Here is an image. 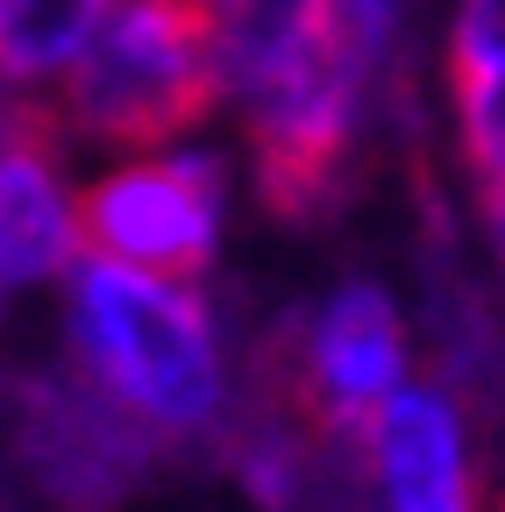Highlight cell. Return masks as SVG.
Segmentation results:
<instances>
[{
  "instance_id": "1",
  "label": "cell",
  "mask_w": 505,
  "mask_h": 512,
  "mask_svg": "<svg viewBox=\"0 0 505 512\" xmlns=\"http://www.w3.org/2000/svg\"><path fill=\"white\" fill-rule=\"evenodd\" d=\"M72 335L93 384L114 392L143 427L185 434L214 420V399H221L214 328L185 285L93 256L72 278Z\"/></svg>"
},
{
  "instance_id": "2",
  "label": "cell",
  "mask_w": 505,
  "mask_h": 512,
  "mask_svg": "<svg viewBox=\"0 0 505 512\" xmlns=\"http://www.w3.org/2000/svg\"><path fill=\"white\" fill-rule=\"evenodd\" d=\"M221 50L207 0H114L107 29L65 72L57 121L100 143H164L193 128L221 93Z\"/></svg>"
},
{
  "instance_id": "3",
  "label": "cell",
  "mask_w": 505,
  "mask_h": 512,
  "mask_svg": "<svg viewBox=\"0 0 505 512\" xmlns=\"http://www.w3.org/2000/svg\"><path fill=\"white\" fill-rule=\"evenodd\" d=\"M377 36H385V0H342L321 43L292 57L264 93H249L257 185H264V207H278L285 221H306L328 207L342 157H349L356 86H363Z\"/></svg>"
},
{
  "instance_id": "4",
  "label": "cell",
  "mask_w": 505,
  "mask_h": 512,
  "mask_svg": "<svg viewBox=\"0 0 505 512\" xmlns=\"http://www.w3.org/2000/svg\"><path fill=\"white\" fill-rule=\"evenodd\" d=\"M79 242L107 264H129L171 285H193L214 256V214L221 185L214 164L171 157V164H129L79 192Z\"/></svg>"
},
{
  "instance_id": "5",
  "label": "cell",
  "mask_w": 505,
  "mask_h": 512,
  "mask_svg": "<svg viewBox=\"0 0 505 512\" xmlns=\"http://www.w3.org/2000/svg\"><path fill=\"white\" fill-rule=\"evenodd\" d=\"M399 313L385 292L370 285H349L321 320H313V335L299 342V406L321 434H349L385 413L399 399Z\"/></svg>"
},
{
  "instance_id": "6",
  "label": "cell",
  "mask_w": 505,
  "mask_h": 512,
  "mask_svg": "<svg viewBox=\"0 0 505 512\" xmlns=\"http://www.w3.org/2000/svg\"><path fill=\"white\" fill-rule=\"evenodd\" d=\"M143 448H150V427L100 384H86V392H65V384L29 392V456L65 505H86V512L114 505L136 484Z\"/></svg>"
},
{
  "instance_id": "7",
  "label": "cell",
  "mask_w": 505,
  "mask_h": 512,
  "mask_svg": "<svg viewBox=\"0 0 505 512\" xmlns=\"http://www.w3.org/2000/svg\"><path fill=\"white\" fill-rule=\"evenodd\" d=\"M50 121L43 107H0V292H15L57 271L79 242V214L57 192L50 164Z\"/></svg>"
},
{
  "instance_id": "8",
  "label": "cell",
  "mask_w": 505,
  "mask_h": 512,
  "mask_svg": "<svg viewBox=\"0 0 505 512\" xmlns=\"http://www.w3.org/2000/svg\"><path fill=\"white\" fill-rule=\"evenodd\" d=\"M370 448H377V470H385L392 512H470V470H463L449 399L399 392L370 420Z\"/></svg>"
},
{
  "instance_id": "9",
  "label": "cell",
  "mask_w": 505,
  "mask_h": 512,
  "mask_svg": "<svg viewBox=\"0 0 505 512\" xmlns=\"http://www.w3.org/2000/svg\"><path fill=\"white\" fill-rule=\"evenodd\" d=\"M449 93L484 200L505 192V0H463L449 36Z\"/></svg>"
},
{
  "instance_id": "10",
  "label": "cell",
  "mask_w": 505,
  "mask_h": 512,
  "mask_svg": "<svg viewBox=\"0 0 505 512\" xmlns=\"http://www.w3.org/2000/svg\"><path fill=\"white\" fill-rule=\"evenodd\" d=\"M342 0H207L214 15V50H221V79L249 100L264 93L292 57L321 43Z\"/></svg>"
},
{
  "instance_id": "11",
  "label": "cell",
  "mask_w": 505,
  "mask_h": 512,
  "mask_svg": "<svg viewBox=\"0 0 505 512\" xmlns=\"http://www.w3.org/2000/svg\"><path fill=\"white\" fill-rule=\"evenodd\" d=\"M107 15L114 0H0V86H43L72 72Z\"/></svg>"
},
{
  "instance_id": "12",
  "label": "cell",
  "mask_w": 505,
  "mask_h": 512,
  "mask_svg": "<svg viewBox=\"0 0 505 512\" xmlns=\"http://www.w3.org/2000/svg\"><path fill=\"white\" fill-rule=\"evenodd\" d=\"M491 228H498V256H505V192L491 200Z\"/></svg>"
}]
</instances>
